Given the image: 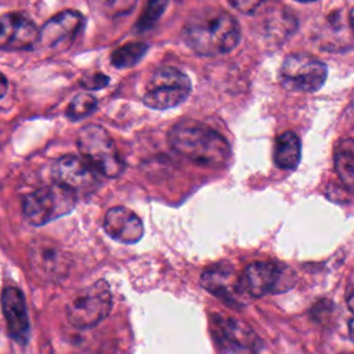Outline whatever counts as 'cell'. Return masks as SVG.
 <instances>
[{"instance_id":"6da1fadb","label":"cell","mask_w":354,"mask_h":354,"mask_svg":"<svg viewBox=\"0 0 354 354\" xmlns=\"http://www.w3.org/2000/svg\"><path fill=\"white\" fill-rule=\"evenodd\" d=\"M181 35L185 44L195 54L214 57L236 47L241 40V28L228 11L206 7L191 14Z\"/></svg>"},{"instance_id":"7a4b0ae2","label":"cell","mask_w":354,"mask_h":354,"mask_svg":"<svg viewBox=\"0 0 354 354\" xmlns=\"http://www.w3.org/2000/svg\"><path fill=\"white\" fill-rule=\"evenodd\" d=\"M169 144L178 155L199 166L224 167L231 159L228 141L213 127L196 120L176 123L169 131Z\"/></svg>"},{"instance_id":"3957f363","label":"cell","mask_w":354,"mask_h":354,"mask_svg":"<svg viewBox=\"0 0 354 354\" xmlns=\"http://www.w3.org/2000/svg\"><path fill=\"white\" fill-rule=\"evenodd\" d=\"M76 145L80 156L100 174L111 178L122 174L124 163L113 140L104 127L98 124L83 126L77 133Z\"/></svg>"},{"instance_id":"277c9868","label":"cell","mask_w":354,"mask_h":354,"mask_svg":"<svg viewBox=\"0 0 354 354\" xmlns=\"http://www.w3.org/2000/svg\"><path fill=\"white\" fill-rule=\"evenodd\" d=\"M112 310V295L109 285L98 279L77 290L66 304V318L71 325L87 329L102 322Z\"/></svg>"},{"instance_id":"5b68a950","label":"cell","mask_w":354,"mask_h":354,"mask_svg":"<svg viewBox=\"0 0 354 354\" xmlns=\"http://www.w3.org/2000/svg\"><path fill=\"white\" fill-rule=\"evenodd\" d=\"M76 201L75 192L53 183L28 194L22 201V213L32 225L40 227L69 213Z\"/></svg>"},{"instance_id":"8992f818","label":"cell","mask_w":354,"mask_h":354,"mask_svg":"<svg viewBox=\"0 0 354 354\" xmlns=\"http://www.w3.org/2000/svg\"><path fill=\"white\" fill-rule=\"evenodd\" d=\"M191 93V80L173 66L158 68L147 80L142 102L152 109H169L181 104Z\"/></svg>"},{"instance_id":"52a82bcc","label":"cell","mask_w":354,"mask_h":354,"mask_svg":"<svg viewBox=\"0 0 354 354\" xmlns=\"http://www.w3.org/2000/svg\"><path fill=\"white\" fill-rule=\"evenodd\" d=\"M328 76L326 65L308 54H289L281 64L279 82L292 91L314 93L319 90Z\"/></svg>"},{"instance_id":"ba28073f","label":"cell","mask_w":354,"mask_h":354,"mask_svg":"<svg viewBox=\"0 0 354 354\" xmlns=\"http://www.w3.org/2000/svg\"><path fill=\"white\" fill-rule=\"evenodd\" d=\"M242 282L249 297H263L290 289L295 283V277L283 264L260 260L243 270Z\"/></svg>"},{"instance_id":"9c48e42d","label":"cell","mask_w":354,"mask_h":354,"mask_svg":"<svg viewBox=\"0 0 354 354\" xmlns=\"http://www.w3.org/2000/svg\"><path fill=\"white\" fill-rule=\"evenodd\" d=\"M201 285L228 306L242 307L248 303L249 295L243 288L242 275L230 264L220 263L206 268L201 275Z\"/></svg>"},{"instance_id":"30bf717a","label":"cell","mask_w":354,"mask_h":354,"mask_svg":"<svg viewBox=\"0 0 354 354\" xmlns=\"http://www.w3.org/2000/svg\"><path fill=\"white\" fill-rule=\"evenodd\" d=\"M53 176L54 183L71 189L76 195L88 194L100 184V173L82 156L75 155L59 158L53 167Z\"/></svg>"},{"instance_id":"8fae6325","label":"cell","mask_w":354,"mask_h":354,"mask_svg":"<svg viewBox=\"0 0 354 354\" xmlns=\"http://www.w3.org/2000/svg\"><path fill=\"white\" fill-rule=\"evenodd\" d=\"M28 259L32 270L44 279H59L68 274L69 260L57 242L48 238H36L29 243Z\"/></svg>"},{"instance_id":"7c38bea8","label":"cell","mask_w":354,"mask_h":354,"mask_svg":"<svg viewBox=\"0 0 354 354\" xmlns=\"http://www.w3.org/2000/svg\"><path fill=\"white\" fill-rule=\"evenodd\" d=\"M210 333L217 346L224 351L253 350L260 343L256 332L246 324L220 314L212 315Z\"/></svg>"},{"instance_id":"4fadbf2b","label":"cell","mask_w":354,"mask_h":354,"mask_svg":"<svg viewBox=\"0 0 354 354\" xmlns=\"http://www.w3.org/2000/svg\"><path fill=\"white\" fill-rule=\"evenodd\" d=\"M40 41V30L21 12H7L0 19V47L4 51H24Z\"/></svg>"},{"instance_id":"5bb4252c","label":"cell","mask_w":354,"mask_h":354,"mask_svg":"<svg viewBox=\"0 0 354 354\" xmlns=\"http://www.w3.org/2000/svg\"><path fill=\"white\" fill-rule=\"evenodd\" d=\"M84 26V18L75 10L51 17L40 29V43L53 50H64L73 43Z\"/></svg>"},{"instance_id":"9a60e30c","label":"cell","mask_w":354,"mask_h":354,"mask_svg":"<svg viewBox=\"0 0 354 354\" xmlns=\"http://www.w3.org/2000/svg\"><path fill=\"white\" fill-rule=\"evenodd\" d=\"M319 46L328 51L354 48V21L350 10H333L322 22L318 33Z\"/></svg>"},{"instance_id":"2e32d148","label":"cell","mask_w":354,"mask_h":354,"mask_svg":"<svg viewBox=\"0 0 354 354\" xmlns=\"http://www.w3.org/2000/svg\"><path fill=\"white\" fill-rule=\"evenodd\" d=\"M1 307L11 339L25 344L29 340L30 325L22 292L15 286H6L1 293Z\"/></svg>"},{"instance_id":"e0dca14e","label":"cell","mask_w":354,"mask_h":354,"mask_svg":"<svg viewBox=\"0 0 354 354\" xmlns=\"http://www.w3.org/2000/svg\"><path fill=\"white\" fill-rule=\"evenodd\" d=\"M102 227L105 232L118 242L137 243L144 235V227L140 217L127 207H111L104 217Z\"/></svg>"},{"instance_id":"ac0fdd59","label":"cell","mask_w":354,"mask_h":354,"mask_svg":"<svg viewBox=\"0 0 354 354\" xmlns=\"http://www.w3.org/2000/svg\"><path fill=\"white\" fill-rule=\"evenodd\" d=\"M301 144L293 131H283L275 138L274 163L283 170H293L300 163Z\"/></svg>"},{"instance_id":"d6986e66","label":"cell","mask_w":354,"mask_h":354,"mask_svg":"<svg viewBox=\"0 0 354 354\" xmlns=\"http://www.w3.org/2000/svg\"><path fill=\"white\" fill-rule=\"evenodd\" d=\"M333 162L343 185L354 192V138H343L336 144Z\"/></svg>"},{"instance_id":"ffe728a7","label":"cell","mask_w":354,"mask_h":354,"mask_svg":"<svg viewBox=\"0 0 354 354\" xmlns=\"http://www.w3.org/2000/svg\"><path fill=\"white\" fill-rule=\"evenodd\" d=\"M148 51V44L144 41L127 43L124 46L118 47L111 54V64L115 68H130L142 59L145 53Z\"/></svg>"},{"instance_id":"44dd1931","label":"cell","mask_w":354,"mask_h":354,"mask_svg":"<svg viewBox=\"0 0 354 354\" xmlns=\"http://www.w3.org/2000/svg\"><path fill=\"white\" fill-rule=\"evenodd\" d=\"M95 108H97V100L93 95L87 93H79L71 100L69 105L66 106L65 115L71 120H79L88 116Z\"/></svg>"},{"instance_id":"7402d4cb","label":"cell","mask_w":354,"mask_h":354,"mask_svg":"<svg viewBox=\"0 0 354 354\" xmlns=\"http://www.w3.org/2000/svg\"><path fill=\"white\" fill-rule=\"evenodd\" d=\"M167 7L166 1H151L147 4L145 11L137 21L136 29L137 30H147L155 25L159 17L163 14V10Z\"/></svg>"},{"instance_id":"603a6c76","label":"cell","mask_w":354,"mask_h":354,"mask_svg":"<svg viewBox=\"0 0 354 354\" xmlns=\"http://www.w3.org/2000/svg\"><path fill=\"white\" fill-rule=\"evenodd\" d=\"M313 317L318 321V322H328L335 313V306L332 301L329 300H319L311 310Z\"/></svg>"},{"instance_id":"cb8c5ba5","label":"cell","mask_w":354,"mask_h":354,"mask_svg":"<svg viewBox=\"0 0 354 354\" xmlns=\"http://www.w3.org/2000/svg\"><path fill=\"white\" fill-rule=\"evenodd\" d=\"M109 83V79L106 75L104 73H90L87 76H84L82 80H80V84L84 87V88H88V90H100V88H104L106 84Z\"/></svg>"},{"instance_id":"d4e9b609","label":"cell","mask_w":354,"mask_h":354,"mask_svg":"<svg viewBox=\"0 0 354 354\" xmlns=\"http://www.w3.org/2000/svg\"><path fill=\"white\" fill-rule=\"evenodd\" d=\"M230 4L242 12H252L260 6H263L261 1H231Z\"/></svg>"},{"instance_id":"484cf974","label":"cell","mask_w":354,"mask_h":354,"mask_svg":"<svg viewBox=\"0 0 354 354\" xmlns=\"http://www.w3.org/2000/svg\"><path fill=\"white\" fill-rule=\"evenodd\" d=\"M346 303H347V307L348 310L354 314V288L347 293V297H346Z\"/></svg>"},{"instance_id":"4316f807","label":"cell","mask_w":354,"mask_h":354,"mask_svg":"<svg viewBox=\"0 0 354 354\" xmlns=\"http://www.w3.org/2000/svg\"><path fill=\"white\" fill-rule=\"evenodd\" d=\"M348 336L354 342V317H351V319L348 321Z\"/></svg>"},{"instance_id":"83f0119b","label":"cell","mask_w":354,"mask_h":354,"mask_svg":"<svg viewBox=\"0 0 354 354\" xmlns=\"http://www.w3.org/2000/svg\"><path fill=\"white\" fill-rule=\"evenodd\" d=\"M6 90H7V79H6V76L3 75V76H1V97L6 94Z\"/></svg>"},{"instance_id":"f1b7e54d","label":"cell","mask_w":354,"mask_h":354,"mask_svg":"<svg viewBox=\"0 0 354 354\" xmlns=\"http://www.w3.org/2000/svg\"><path fill=\"white\" fill-rule=\"evenodd\" d=\"M350 12H351V17H353V21H354V7L350 8Z\"/></svg>"}]
</instances>
